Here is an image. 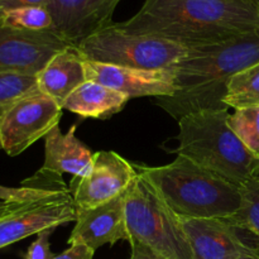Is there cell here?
I'll use <instances>...</instances> for the list:
<instances>
[{
	"label": "cell",
	"instance_id": "obj_1",
	"mask_svg": "<svg viewBox=\"0 0 259 259\" xmlns=\"http://www.w3.org/2000/svg\"><path fill=\"white\" fill-rule=\"evenodd\" d=\"M115 24L190 48L258 30L259 10L247 0H144L133 17Z\"/></svg>",
	"mask_w": 259,
	"mask_h": 259
},
{
	"label": "cell",
	"instance_id": "obj_2",
	"mask_svg": "<svg viewBox=\"0 0 259 259\" xmlns=\"http://www.w3.org/2000/svg\"><path fill=\"white\" fill-rule=\"evenodd\" d=\"M259 62V29L224 42L187 48L175 66L176 93L156 104L177 121L201 110H229L224 103L234 75Z\"/></svg>",
	"mask_w": 259,
	"mask_h": 259
},
{
	"label": "cell",
	"instance_id": "obj_3",
	"mask_svg": "<svg viewBox=\"0 0 259 259\" xmlns=\"http://www.w3.org/2000/svg\"><path fill=\"white\" fill-rule=\"evenodd\" d=\"M134 167L167 206L184 219H228L242 206L240 186L186 157L177 156L164 166Z\"/></svg>",
	"mask_w": 259,
	"mask_h": 259
},
{
	"label": "cell",
	"instance_id": "obj_4",
	"mask_svg": "<svg viewBox=\"0 0 259 259\" xmlns=\"http://www.w3.org/2000/svg\"><path fill=\"white\" fill-rule=\"evenodd\" d=\"M228 110H201L179 120V147L172 151L242 186L259 174V159L228 124Z\"/></svg>",
	"mask_w": 259,
	"mask_h": 259
},
{
	"label": "cell",
	"instance_id": "obj_5",
	"mask_svg": "<svg viewBox=\"0 0 259 259\" xmlns=\"http://www.w3.org/2000/svg\"><path fill=\"white\" fill-rule=\"evenodd\" d=\"M125 218L129 243H139L164 259H194L181 218L139 174L126 190Z\"/></svg>",
	"mask_w": 259,
	"mask_h": 259
},
{
	"label": "cell",
	"instance_id": "obj_6",
	"mask_svg": "<svg viewBox=\"0 0 259 259\" xmlns=\"http://www.w3.org/2000/svg\"><path fill=\"white\" fill-rule=\"evenodd\" d=\"M76 50L83 61L139 70H174L187 53L185 46L132 34L115 23L83 39Z\"/></svg>",
	"mask_w": 259,
	"mask_h": 259
},
{
	"label": "cell",
	"instance_id": "obj_7",
	"mask_svg": "<svg viewBox=\"0 0 259 259\" xmlns=\"http://www.w3.org/2000/svg\"><path fill=\"white\" fill-rule=\"evenodd\" d=\"M63 109L46 94H32L0 118V142L8 156H19L60 124Z\"/></svg>",
	"mask_w": 259,
	"mask_h": 259
},
{
	"label": "cell",
	"instance_id": "obj_8",
	"mask_svg": "<svg viewBox=\"0 0 259 259\" xmlns=\"http://www.w3.org/2000/svg\"><path fill=\"white\" fill-rule=\"evenodd\" d=\"M137 176L134 164L120 154L99 151L94 153L90 171L83 177H73L70 191L77 209H91L126 192Z\"/></svg>",
	"mask_w": 259,
	"mask_h": 259
},
{
	"label": "cell",
	"instance_id": "obj_9",
	"mask_svg": "<svg viewBox=\"0 0 259 259\" xmlns=\"http://www.w3.org/2000/svg\"><path fill=\"white\" fill-rule=\"evenodd\" d=\"M73 47L53 30H23L0 25V72L38 76L61 51Z\"/></svg>",
	"mask_w": 259,
	"mask_h": 259
},
{
	"label": "cell",
	"instance_id": "obj_10",
	"mask_svg": "<svg viewBox=\"0 0 259 259\" xmlns=\"http://www.w3.org/2000/svg\"><path fill=\"white\" fill-rule=\"evenodd\" d=\"M77 210L70 189L28 202L20 211L0 222V249L47 229L76 222Z\"/></svg>",
	"mask_w": 259,
	"mask_h": 259
},
{
	"label": "cell",
	"instance_id": "obj_11",
	"mask_svg": "<svg viewBox=\"0 0 259 259\" xmlns=\"http://www.w3.org/2000/svg\"><path fill=\"white\" fill-rule=\"evenodd\" d=\"M182 227L194 253V259H237L259 255L254 247L243 237L244 230L232 219H184Z\"/></svg>",
	"mask_w": 259,
	"mask_h": 259
},
{
	"label": "cell",
	"instance_id": "obj_12",
	"mask_svg": "<svg viewBox=\"0 0 259 259\" xmlns=\"http://www.w3.org/2000/svg\"><path fill=\"white\" fill-rule=\"evenodd\" d=\"M121 0H51L52 30L76 47L94 33L113 24V14Z\"/></svg>",
	"mask_w": 259,
	"mask_h": 259
},
{
	"label": "cell",
	"instance_id": "obj_13",
	"mask_svg": "<svg viewBox=\"0 0 259 259\" xmlns=\"http://www.w3.org/2000/svg\"><path fill=\"white\" fill-rule=\"evenodd\" d=\"M86 81H94L129 98L172 96L176 93L175 70H139L83 61Z\"/></svg>",
	"mask_w": 259,
	"mask_h": 259
},
{
	"label": "cell",
	"instance_id": "obj_14",
	"mask_svg": "<svg viewBox=\"0 0 259 259\" xmlns=\"http://www.w3.org/2000/svg\"><path fill=\"white\" fill-rule=\"evenodd\" d=\"M125 194L91 209H77L76 224L68 238V245L83 244L96 250L106 244L125 240L129 232L125 218Z\"/></svg>",
	"mask_w": 259,
	"mask_h": 259
},
{
	"label": "cell",
	"instance_id": "obj_15",
	"mask_svg": "<svg viewBox=\"0 0 259 259\" xmlns=\"http://www.w3.org/2000/svg\"><path fill=\"white\" fill-rule=\"evenodd\" d=\"M75 132L76 125H72L63 134L58 124L46 136L42 169L61 176L70 174L76 179L83 177L90 171L94 153L76 137Z\"/></svg>",
	"mask_w": 259,
	"mask_h": 259
},
{
	"label": "cell",
	"instance_id": "obj_16",
	"mask_svg": "<svg viewBox=\"0 0 259 259\" xmlns=\"http://www.w3.org/2000/svg\"><path fill=\"white\" fill-rule=\"evenodd\" d=\"M38 89L62 108L68 96L86 81L83 60L76 47L58 52L38 73Z\"/></svg>",
	"mask_w": 259,
	"mask_h": 259
},
{
	"label": "cell",
	"instance_id": "obj_17",
	"mask_svg": "<svg viewBox=\"0 0 259 259\" xmlns=\"http://www.w3.org/2000/svg\"><path fill=\"white\" fill-rule=\"evenodd\" d=\"M131 100L129 96L94 81H85L67 98L63 110H68L82 119H105L120 113Z\"/></svg>",
	"mask_w": 259,
	"mask_h": 259
},
{
	"label": "cell",
	"instance_id": "obj_18",
	"mask_svg": "<svg viewBox=\"0 0 259 259\" xmlns=\"http://www.w3.org/2000/svg\"><path fill=\"white\" fill-rule=\"evenodd\" d=\"M224 103L234 110L259 106V62L233 76Z\"/></svg>",
	"mask_w": 259,
	"mask_h": 259
},
{
	"label": "cell",
	"instance_id": "obj_19",
	"mask_svg": "<svg viewBox=\"0 0 259 259\" xmlns=\"http://www.w3.org/2000/svg\"><path fill=\"white\" fill-rule=\"evenodd\" d=\"M242 206L229 218L257 239L259 247V174L240 186Z\"/></svg>",
	"mask_w": 259,
	"mask_h": 259
},
{
	"label": "cell",
	"instance_id": "obj_20",
	"mask_svg": "<svg viewBox=\"0 0 259 259\" xmlns=\"http://www.w3.org/2000/svg\"><path fill=\"white\" fill-rule=\"evenodd\" d=\"M38 91L37 76L0 72V118L18 101Z\"/></svg>",
	"mask_w": 259,
	"mask_h": 259
},
{
	"label": "cell",
	"instance_id": "obj_21",
	"mask_svg": "<svg viewBox=\"0 0 259 259\" xmlns=\"http://www.w3.org/2000/svg\"><path fill=\"white\" fill-rule=\"evenodd\" d=\"M2 27L23 30H52L53 19L47 7H24L9 10L0 17Z\"/></svg>",
	"mask_w": 259,
	"mask_h": 259
},
{
	"label": "cell",
	"instance_id": "obj_22",
	"mask_svg": "<svg viewBox=\"0 0 259 259\" xmlns=\"http://www.w3.org/2000/svg\"><path fill=\"white\" fill-rule=\"evenodd\" d=\"M228 124L238 138L259 159V106L235 109Z\"/></svg>",
	"mask_w": 259,
	"mask_h": 259
},
{
	"label": "cell",
	"instance_id": "obj_23",
	"mask_svg": "<svg viewBox=\"0 0 259 259\" xmlns=\"http://www.w3.org/2000/svg\"><path fill=\"white\" fill-rule=\"evenodd\" d=\"M70 189L67 186L62 187H48V189H40V187H8L0 185V201L7 202H29L37 201V200L46 199L48 196L58 194L61 191Z\"/></svg>",
	"mask_w": 259,
	"mask_h": 259
},
{
	"label": "cell",
	"instance_id": "obj_24",
	"mask_svg": "<svg viewBox=\"0 0 259 259\" xmlns=\"http://www.w3.org/2000/svg\"><path fill=\"white\" fill-rule=\"evenodd\" d=\"M55 229H47L37 234L34 242L29 245L25 254L23 255L24 259H52L55 253L51 250L50 238Z\"/></svg>",
	"mask_w": 259,
	"mask_h": 259
},
{
	"label": "cell",
	"instance_id": "obj_25",
	"mask_svg": "<svg viewBox=\"0 0 259 259\" xmlns=\"http://www.w3.org/2000/svg\"><path fill=\"white\" fill-rule=\"evenodd\" d=\"M95 250L83 244H71L60 254H56L52 259H94Z\"/></svg>",
	"mask_w": 259,
	"mask_h": 259
},
{
	"label": "cell",
	"instance_id": "obj_26",
	"mask_svg": "<svg viewBox=\"0 0 259 259\" xmlns=\"http://www.w3.org/2000/svg\"><path fill=\"white\" fill-rule=\"evenodd\" d=\"M51 0H0V17L9 10L24 7H47Z\"/></svg>",
	"mask_w": 259,
	"mask_h": 259
},
{
	"label": "cell",
	"instance_id": "obj_27",
	"mask_svg": "<svg viewBox=\"0 0 259 259\" xmlns=\"http://www.w3.org/2000/svg\"><path fill=\"white\" fill-rule=\"evenodd\" d=\"M129 244H131L132 248L131 257H129V259H164L159 257V255L156 254L154 252H152L149 248L139 244V243L131 242Z\"/></svg>",
	"mask_w": 259,
	"mask_h": 259
},
{
	"label": "cell",
	"instance_id": "obj_28",
	"mask_svg": "<svg viewBox=\"0 0 259 259\" xmlns=\"http://www.w3.org/2000/svg\"><path fill=\"white\" fill-rule=\"evenodd\" d=\"M32 202V201H29ZM28 202H7L0 201V222L7 218L12 217V215L17 214L18 211L23 209Z\"/></svg>",
	"mask_w": 259,
	"mask_h": 259
},
{
	"label": "cell",
	"instance_id": "obj_29",
	"mask_svg": "<svg viewBox=\"0 0 259 259\" xmlns=\"http://www.w3.org/2000/svg\"><path fill=\"white\" fill-rule=\"evenodd\" d=\"M247 2L250 3V4H252L253 7H255L259 10V0H247Z\"/></svg>",
	"mask_w": 259,
	"mask_h": 259
},
{
	"label": "cell",
	"instance_id": "obj_30",
	"mask_svg": "<svg viewBox=\"0 0 259 259\" xmlns=\"http://www.w3.org/2000/svg\"><path fill=\"white\" fill-rule=\"evenodd\" d=\"M237 259H259V255H245V257H240Z\"/></svg>",
	"mask_w": 259,
	"mask_h": 259
},
{
	"label": "cell",
	"instance_id": "obj_31",
	"mask_svg": "<svg viewBox=\"0 0 259 259\" xmlns=\"http://www.w3.org/2000/svg\"><path fill=\"white\" fill-rule=\"evenodd\" d=\"M0 151H3V147H2V142H0Z\"/></svg>",
	"mask_w": 259,
	"mask_h": 259
}]
</instances>
